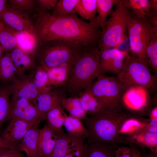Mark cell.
<instances>
[{
    "label": "cell",
    "instance_id": "obj_1",
    "mask_svg": "<svg viewBox=\"0 0 157 157\" xmlns=\"http://www.w3.org/2000/svg\"><path fill=\"white\" fill-rule=\"evenodd\" d=\"M33 34L38 44L53 40L73 42L84 47L98 46L101 32L94 22H86L72 13L56 17L48 11L33 17Z\"/></svg>",
    "mask_w": 157,
    "mask_h": 157
},
{
    "label": "cell",
    "instance_id": "obj_2",
    "mask_svg": "<svg viewBox=\"0 0 157 157\" xmlns=\"http://www.w3.org/2000/svg\"><path fill=\"white\" fill-rule=\"evenodd\" d=\"M100 74L98 46L84 47L70 65L65 91L70 97H78Z\"/></svg>",
    "mask_w": 157,
    "mask_h": 157
},
{
    "label": "cell",
    "instance_id": "obj_3",
    "mask_svg": "<svg viewBox=\"0 0 157 157\" xmlns=\"http://www.w3.org/2000/svg\"><path fill=\"white\" fill-rule=\"evenodd\" d=\"M129 116L121 112L103 109L95 114L83 119L88 135L87 144L100 143L117 144L123 141L120 129Z\"/></svg>",
    "mask_w": 157,
    "mask_h": 157
},
{
    "label": "cell",
    "instance_id": "obj_4",
    "mask_svg": "<svg viewBox=\"0 0 157 157\" xmlns=\"http://www.w3.org/2000/svg\"><path fill=\"white\" fill-rule=\"evenodd\" d=\"M84 47L73 42L53 40L38 44L36 55L38 65L46 71L64 64H71Z\"/></svg>",
    "mask_w": 157,
    "mask_h": 157
},
{
    "label": "cell",
    "instance_id": "obj_5",
    "mask_svg": "<svg viewBox=\"0 0 157 157\" xmlns=\"http://www.w3.org/2000/svg\"><path fill=\"white\" fill-rule=\"evenodd\" d=\"M88 90L99 100L103 109L121 112L127 89L117 76L100 74Z\"/></svg>",
    "mask_w": 157,
    "mask_h": 157
},
{
    "label": "cell",
    "instance_id": "obj_6",
    "mask_svg": "<svg viewBox=\"0 0 157 157\" xmlns=\"http://www.w3.org/2000/svg\"><path fill=\"white\" fill-rule=\"evenodd\" d=\"M148 67L142 60L128 52L123 66L116 76L127 90L134 87L154 89L157 85V77L151 73Z\"/></svg>",
    "mask_w": 157,
    "mask_h": 157
},
{
    "label": "cell",
    "instance_id": "obj_7",
    "mask_svg": "<svg viewBox=\"0 0 157 157\" xmlns=\"http://www.w3.org/2000/svg\"><path fill=\"white\" fill-rule=\"evenodd\" d=\"M101 31L99 49H119L124 42L127 31L128 10L122 0H119Z\"/></svg>",
    "mask_w": 157,
    "mask_h": 157
},
{
    "label": "cell",
    "instance_id": "obj_8",
    "mask_svg": "<svg viewBox=\"0 0 157 157\" xmlns=\"http://www.w3.org/2000/svg\"><path fill=\"white\" fill-rule=\"evenodd\" d=\"M127 10V31L131 53L149 66L146 50L157 28H153L146 19L138 18Z\"/></svg>",
    "mask_w": 157,
    "mask_h": 157
},
{
    "label": "cell",
    "instance_id": "obj_9",
    "mask_svg": "<svg viewBox=\"0 0 157 157\" xmlns=\"http://www.w3.org/2000/svg\"><path fill=\"white\" fill-rule=\"evenodd\" d=\"M29 100L21 98L10 102L9 119L17 118L25 121L33 126H38L42 122L35 105Z\"/></svg>",
    "mask_w": 157,
    "mask_h": 157
},
{
    "label": "cell",
    "instance_id": "obj_10",
    "mask_svg": "<svg viewBox=\"0 0 157 157\" xmlns=\"http://www.w3.org/2000/svg\"><path fill=\"white\" fill-rule=\"evenodd\" d=\"M128 52L116 48L99 50L100 74L110 73L117 75L123 66Z\"/></svg>",
    "mask_w": 157,
    "mask_h": 157
},
{
    "label": "cell",
    "instance_id": "obj_11",
    "mask_svg": "<svg viewBox=\"0 0 157 157\" xmlns=\"http://www.w3.org/2000/svg\"><path fill=\"white\" fill-rule=\"evenodd\" d=\"M0 22L17 32L33 34L34 24L32 19L14 10L7 3L0 15Z\"/></svg>",
    "mask_w": 157,
    "mask_h": 157
},
{
    "label": "cell",
    "instance_id": "obj_12",
    "mask_svg": "<svg viewBox=\"0 0 157 157\" xmlns=\"http://www.w3.org/2000/svg\"><path fill=\"white\" fill-rule=\"evenodd\" d=\"M8 86L12 100L24 98L34 103L40 93L35 87L30 74L28 75L23 74L15 78Z\"/></svg>",
    "mask_w": 157,
    "mask_h": 157
},
{
    "label": "cell",
    "instance_id": "obj_13",
    "mask_svg": "<svg viewBox=\"0 0 157 157\" xmlns=\"http://www.w3.org/2000/svg\"><path fill=\"white\" fill-rule=\"evenodd\" d=\"M2 133V138L12 148L16 149L31 124L20 119L13 118Z\"/></svg>",
    "mask_w": 157,
    "mask_h": 157
},
{
    "label": "cell",
    "instance_id": "obj_14",
    "mask_svg": "<svg viewBox=\"0 0 157 157\" xmlns=\"http://www.w3.org/2000/svg\"><path fill=\"white\" fill-rule=\"evenodd\" d=\"M56 133L55 144L49 157H64L70 151L84 143L85 139L76 137L63 132Z\"/></svg>",
    "mask_w": 157,
    "mask_h": 157
},
{
    "label": "cell",
    "instance_id": "obj_15",
    "mask_svg": "<svg viewBox=\"0 0 157 157\" xmlns=\"http://www.w3.org/2000/svg\"><path fill=\"white\" fill-rule=\"evenodd\" d=\"M57 92L40 94L34 103L42 120H46L47 113L51 110L61 105V102L64 97Z\"/></svg>",
    "mask_w": 157,
    "mask_h": 157
},
{
    "label": "cell",
    "instance_id": "obj_16",
    "mask_svg": "<svg viewBox=\"0 0 157 157\" xmlns=\"http://www.w3.org/2000/svg\"><path fill=\"white\" fill-rule=\"evenodd\" d=\"M40 129L38 126H33L27 132L16 149L24 151L27 157H39L38 139Z\"/></svg>",
    "mask_w": 157,
    "mask_h": 157
},
{
    "label": "cell",
    "instance_id": "obj_17",
    "mask_svg": "<svg viewBox=\"0 0 157 157\" xmlns=\"http://www.w3.org/2000/svg\"><path fill=\"white\" fill-rule=\"evenodd\" d=\"M9 53L18 76L36 66V57L26 53L18 47Z\"/></svg>",
    "mask_w": 157,
    "mask_h": 157
},
{
    "label": "cell",
    "instance_id": "obj_18",
    "mask_svg": "<svg viewBox=\"0 0 157 157\" xmlns=\"http://www.w3.org/2000/svg\"><path fill=\"white\" fill-rule=\"evenodd\" d=\"M56 133L46 124L40 129L38 139L39 157H49L56 143Z\"/></svg>",
    "mask_w": 157,
    "mask_h": 157
},
{
    "label": "cell",
    "instance_id": "obj_19",
    "mask_svg": "<svg viewBox=\"0 0 157 157\" xmlns=\"http://www.w3.org/2000/svg\"><path fill=\"white\" fill-rule=\"evenodd\" d=\"M126 140L130 144H136L157 152V133L139 131L127 136Z\"/></svg>",
    "mask_w": 157,
    "mask_h": 157
},
{
    "label": "cell",
    "instance_id": "obj_20",
    "mask_svg": "<svg viewBox=\"0 0 157 157\" xmlns=\"http://www.w3.org/2000/svg\"><path fill=\"white\" fill-rule=\"evenodd\" d=\"M143 88L134 87L128 89L124 96L123 104L132 109H138L142 108L146 102L145 95H142L144 93L140 92Z\"/></svg>",
    "mask_w": 157,
    "mask_h": 157
},
{
    "label": "cell",
    "instance_id": "obj_21",
    "mask_svg": "<svg viewBox=\"0 0 157 157\" xmlns=\"http://www.w3.org/2000/svg\"><path fill=\"white\" fill-rule=\"evenodd\" d=\"M71 64H64L46 70L49 85L56 87L64 85L67 81Z\"/></svg>",
    "mask_w": 157,
    "mask_h": 157
},
{
    "label": "cell",
    "instance_id": "obj_22",
    "mask_svg": "<svg viewBox=\"0 0 157 157\" xmlns=\"http://www.w3.org/2000/svg\"><path fill=\"white\" fill-rule=\"evenodd\" d=\"M17 47L26 53L36 57L38 44L32 34L16 32Z\"/></svg>",
    "mask_w": 157,
    "mask_h": 157
},
{
    "label": "cell",
    "instance_id": "obj_23",
    "mask_svg": "<svg viewBox=\"0 0 157 157\" xmlns=\"http://www.w3.org/2000/svg\"><path fill=\"white\" fill-rule=\"evenodd\" d=\"M68 116L62 110L61 105L58 106L47 113L46 125L55 133L63 132V127Z\"/></svg>",
    "mask_w": 157,
    "mask_h": 157
},
{
    "label": "cell",
    "instance_id": "obj_24",
    "mask_svg": "<svg viewBox=\"0 0 157 157\" xmlns=\"http://www.w3.org/2000/svg\"><path fill=\"white\" fill-rule=\"evenodd\" d=\"M119 1V0H96L98 15L94 22L99 27H101L102 30L105 26L108 16L112 13L113 6Z\"/></svg>",
    "mask_w": 157,
    "mask_h": 157
},
{
    "label": "cell",
    "instance_id": "obj_25",
    "mask_svg": "<svg viewBox=\"0 0 157 157\" xmlns=\"http://www.w3.org/2000/svg\"><path fill=\"white\" fill-rule=\"evenodd\" d=\"M78 97L87 114L91 116L103 109L99 100L88 90L81 93Z\"/></svg>",
    "mask_w": 157,
    "mask_h": 157
},
{
    "label": "cell",
    "instance_id": "obj_26",
    "mask_svg": "<svg viewBox=\"0 0 157 157\" xmlns=\"http://www.w3.org/2000/svg\"><path fill=\"white\" fill-rule=\"evenodd\" d=\"M16 32L0 22V45L4 52L9 53L17 47Z\"/></svg>",
    "mask_w": 157,
    "mask_h": 157
},
{
    "label": "cell",
    "instance_id": "obj_27",
    "mask_svg": "<svg viewBox=\"0 0 157 157\" xmlns=\"http://www.w3.org/2000/svg\"><path fill=\"white\" fill-rule=\"evenodd\" d=\"M86 144L88 149L86 157H115L117 144L98 142Z\"/></svg>",
    "mask_w": 157,
    "mask_h": 157
},
{
    "label": "cell",
    "instance_id": "obj_28",
    "mask_svg": "<svg viewBox=\"0 0 157 157\" xmlns=\"http://www.w3.org/2000/svg\"><path fill=\"white\" fill-rule=\"evenodd\" d=\"M73 12L77 13L83 19L94 22L97 17L96 0H79Z\"/></svg>",
    "mask_w": 157,
    "mask_h": 157
},
{
    "label": "cell",
    "instance_id": "obj_29",
    "mask_svg": "<svg viewBox=\"0 0 157 157\" xmlns=\"http://www.w3.org/2000/svg\"><path fill=\"white\" fill-rule=\"evenodd\" d=\"M16 75V70L9 53L4 52L0 59V81H12Z\"/></svg>",
    "mask_w": 157,
    "mask_h": 157
},
{
    "label": "cell",
    "instance_id": "obj_30",
    "mask_svg": "<svg viewBox=\"0 0 157 157\" xmlns=\"http://www.w3.org/2000/svg\"><path fill=\"white\" fill-rule=\"evenodd\" d=\"M67 133L78 138L87 139L88 132L81 119L70 115L66 118L64 124Z\"/></svg>",
    "mask_w": 157,
    "mask_h": 157
},
{
    "label": "cell",
    "instance_id": "obj_31",
    "mask_svg": "<svg viewBox=\"0 0 157 157\" xmlns=\"http://www.w3.org/2000/svg\"><path fill=\"white\" fill-rule=\"evenodd\" d=\"M125 7L137 17L146 19L151 9L150 0H122Z\"/></svg>",
    "mask_w": 157,
    "mask_h": 157
},
{
    "label": "cell",
    "instance_id": "obj_32",
    "mask_svg": "<svg viewBox=\"0 0 157 157\" xmlns=\"http://www.w3.org/2000/svg\"><path fill=\"white\" fill-rule=\"evenodd\" d=\"M8 4L14 10L32 19L37 14L35 0H9Z\"/></svg>",
    "mask_w": 157,
    "mask_h": 157
},
{
    "label": "cell",
    "instance_id": "obj_33",
    "mask_svg": "<svg viewBox=\"0 0 157 157\" xmlns=\"http://www.w3.org/2000/svg\"><path fill=\"white\" fill-rule=\"evenodd\" d=\"M61 105L69 112L71 116L81 120L87 116L86 113L82 108L78 97H64L61 100Z\"/></svg>",
    "mask_w": 157,
    "mask_h": 157
},
{
    "label": "cell",
    "instance_id": "obj_34",
    "mask_svg": "<svg viewBox=\"0 0 157 157\" xmlns=\"http://www.w3.org/2000/svg\"><path fill=\"white\" fill-rule=\"evenodd\" d=\"M35 87L40 94L50 92L48 77L47 71L38 65L30 74Z\"/></svg>",
    "mask_w": 157,
    "mask_h": 157
},
{
    "label": "cell",
    "instance_id": "obj_35",
    "mask_svg": "<svg viewBox=\"0 0 157 157\" xmlns=\"http://www.w3.org/2000/svg\"><path fill=\"white\" fill-rule=\"evenodd\" d=\"M10 94L8 86H4L0 89V130L3 124L9 120Z\"/></svg>",
    "mask_w": 157,
    "mask_h": 157
},
{
    "label": "cell",
    "instance_id": "obj_36",
    "mask_svg": "<svg viewBox=\"0 0 157 157\" xmlns=\"http://www.w3.org/2000/svg\"><path fill=\"white\" fill-rule=\"evenodd\" d=\"M146 53L149 66L155 74L157 73V31L152 34L147 47Z\"/></svg>",
    "mask_w": 157,
    "mask_h": 157
},
{
    "label": "cell",
    "instance_id": "obj_37",
    "mask_svg": "<svg viewBox=\"0 0 157 157\" xmlns=\"http://www.w3.org/2000/svg\"><path fill=\"white\" fill-rule=\"evenodd\" d=\"M147 122L130 117L122 124L119 130V133L122 136L123 135H126L127 136L131 135L141 129Z\"/></svg>",
    "mask_w": 157,
    "mask_h": 157
},
{
    "label": "cell",
    "instance_id": "obj_38",
    "mask_svg": "<svg viewBox=\"0 0 157 157\" xmlns=\"http://www.w3.org/2000/svg\"><path fill=\"white\" fill-rule=\"evenodd\" d=\"M79 0H59L53 9L51 14L58 17L65 16L73 12Z\"/></svg>",
    "mask_w": 157,
    "mask_h": 157
},
{
    "label": "cell",
    "instance_id": "obj_39",
    "mask_svg": "<svg viewBox=\"0 0 157 157\" xmlns=\"http://www.w3.org/2000/svg\"><path fill=\"white\" fill-rule=\"evenodd\" d=\"M37 13L47 12L53 9L57 3L58 0H35Z\"/></svg>",
    "mask_w": 157,
    "mask_h": 157
},
{
    "label": "cell",
    "instance_id": "obj_40",
    "mask_svg": "<svg viewBox=\"0 0 157 157\" xmlns=\"http://www.w3.org/2000/svg\"><path fill=\"white\" fill-rule=\"evenodd\" d=\"M87 145L84 143L69 151L64 157H86Z\"/></svg>",
    "mask_w": 157,
    "mask_h": 157
},
{
    "label": "cell",
    "instance_id": "obj_41",
    "mask_svg": "<svg viewBox=\"0 0 157 157\" xmlns=\"http://www.w3.org/2000/svg\"><path fill=\"white\" fill-rule=\"evenodd\" d=\"M0 157H24V156L17 149L0 148Z\"/></svg>",
    "mask_w": 157,
    "mask_h": 157
},
{
    "label": "cell",
    "instance_id": "obj_42",
    "mask_svg": "<svg viewBox=\"0 0 157 157\" xmlns=\"http://www.w3.org/2000/svg\"><path fill=\"white\" fill-rule=\"evenodd\" d=\"M115 157H131V150L130 146L117 147L115 152Z\"/></svg>",
    "mask_w": 157,
    "mask_h": 157
},
{
    "label": "cell",
    "instance_id": "obj_43",
    "mask_svg": "<svg viewBox=\"0 0 157 157\" xmlns=\"http://www.w3.org/2000/svg\"><path fill=\"white\" fill-rule=\"evenodd\" d=\"M139 131L157 133V119H149L144 126Z\"/></svg>",
    "mask_w": 157,
    "mask_h": 157
},
{
    "label": "cell",
    "instance_id": "obj_44",
    "mask_svg": "<svg viewBox=\"0 0 157 157\" xmlns=\"http://www.w3.org/2000/svg\"><path fill=\"white\" fill-rule=\"evenodd\" d=\"M146 19L153 28H157V10L151 9L146 17Z\"/></svg>",
    "mask_w": 157,
    "mask_h": 157
},
{
    "label": "cell",
    "instance_id": "obj_45",
    "mask_svg": "<svg viewBox=\"0 0 157 157\" xmlns=\"http://www.w3.org/2000/svg\"><path fill=\"white\" fill-rule=\"evenodd\" d=\"M129 146L131 150V157H141L140 151L134 144H130Z\"/></svg>",
    "mask_w": 157,
    "mask_h": 157
},
{
    "label": "cell",
    "instance_id": "obj_46",
    "mask_svg": "<svg viewBox=\"0 0 157 157\" xmlns=\"http://www.w3.org/2000/svg\"><path fill=\"white\" fill-rule=\"evenodd\" d=\"M0 148L12 149L5 141L2 137L0 136Z\"/></svg>",
    "mask_w": 157,
    "mask_h": 157
},
{
    "label": "cell",
    "instance_id": "obj_47",
    "mask_svg": "<svg viewBox=\"0 0 157 157\" xmlns=\"http://www.w3.org/2000/svg\"><path fill=\"white\" fill-rule=\"evenodd\" d=\"M141 157H157V152L151 151L150 153H148L142 154L140 153Z\"/></svg>",
    "mask_w": 157,
    "mask_h": 157
},
{
    "label": "cell",
    "instance_id": "obj_48",
    "mask_svg": "<svg viewBox=\"0 0 157 157\" xmlns=\"http://www.w3.org/2000/svg\"><path fill=\"white\" fill-rule=\"evenodd\" d=\"M150 119H157V107H155L151 111Z\"/></svg>",
    "mask_w": 157,
    "mask_h": 157
},
{
    "label": "cell",
    "instance_id": "obj_49",
    "mask_svg": "<svg viewBox=\"0 0 157 157\" xmlns=\"http://www.w3.org/2000/svg\"><path fill=\"white\" fill-rule=\"evenodd\" d=\"M8 1L6 0H0V15L7 4Z\"/></svg>",
    "mask_w": 157,
    "mask_h": 157
},
{
    "label": "cell",
    "instance_id": "obj_50",
    "mask_svg": "<svg viewBox=\"0 0 157 157\" xmlns=\"http://www.w3.org/2000/svg\"><path fill=\"white\" fill-rule=\"evenodd\" d=\"M151 9L157 10V0H150Z\"/></svg>",
    "mask_w": 157,
    "mask_h": 157
},
{
    "label": "cell",
    "instance_id": "obj_51",
    "mask_svg": "<svg viewBox=\"0 0 157 157\" xmlns=\"http://www.w3.org/2000/svg\"><path fill=\"white\" fill-rule=\"evenodd\" d=\"M4 52L3 51L0 45V59L4 54Z\"/></svg>",
    "mask_w": 157,
    "mask_h": 157
}]
</instances>
